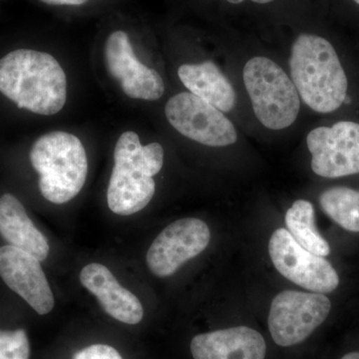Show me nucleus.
Returning <instances> with one entry per match:
<instances>
[{
	"label": "nucleus",
	"mask_w": 359,
	"mask_h": 359,
	"mask_svg": "<svg viewBox=\"0 0 359 359\" xmlns=\"http://www.w3.org/2000/svg\"><path fill=\"white\" fill-rule=\"evenodd\" d=\"M0 92L20 109L55 115L67 99V78L50 54L18 49L0 59Z\"/></svg>",
	"instance_id": "1"
},
{
	"label": "nucleus",
	"mask_w": 359,
	"mask_h": 359,
	"mask_svg": "<svg viewBox=\"0 0 359 359\" xmlns=\"http://www.w3.org/2000/svg\"><path fill=\"white\" fill-rule=\"evenodd\" d=\"M290 68L299 97L311 109L334 112L346 101V72L334 46L323 37L299 35L292 47Z\"/></svg>",
	"instance_id": "2"
},
{
	"label": "nucleus",
	"mask_w": 359,
	"mask_h": 359,
	"mask_svg": "<svg viewBox=\"0 0 359 359\" xmlns=\"http://www.w3.org/2000/svg\"><path fill=\"white\" fill-rule=\"evenodd\" d=\"M164 164V149L159 143L143 146L138 134L123 133L114 149V167L107 191L111 211L120 216L140 212L155 195L153 177Z\"/></svg>",
	"instance_id": "3"
},
{
	"label": "nucleus",
	"mask_w": 359,
	"mask_h": 359,
	"mask_svg": "<svg viewBox=\"0 0 359 359\" xmlns=\"http://www.w3.org/2000/svg\"><path fill=\"white\" fill-rule=\"evenodd\" d=\"M29 157L40 176V192L48 202L65 204L81 192L88 160L83 144L75 135L63 131L45 134L33 144Z\"/></svg>",
	"instance_id": "4"
},
{
	"label": "nucleus",
	"mask_w": 359,
	"mask_h": 359,
	"mask_svg": "<svg viewBox=\"0 0 359 359\" xmlns=\"http://www.w3.org/2000/svg\"><path fill=\"white\" fill-rule=\"evenodd\" d=\"M243 78L255 114L266 128L283 130L294 124L301 110V97L282 67L257 56L245 63Z\"/></svg>",
	"instance_id": "5"
},
{
	"label": "nucleus",
	"mask_w": 359,
	"mask_h": 359,
	"mask_svg": "<svg viewBox=\"0 0 359 359\" xmlns=\"http://www.w3.org/2000/svg\"><path fill=\"white\" fill-rule=\"evenodd\" d=\"M332 304L323 294L283 290L271 302L269 330L278 346H297L308 339L330 314Z\"/></svg>",
	"instance_id": "6"
},
{
	"label": "nucleus",
	"mask_w": 359,
	"mask_h": 359,
	"mask_svg": "<svg viewBox=\"0 0 359 359\" xmlns=\"http://www.w3.org/2000/svg\"><path fill=\"white\" fill-rule=\"evenodd\" d=\"M165 114L180 134L203 145L226 147L237 142L235 126L224 113L191 92L171 97Z\"/></svg>",
	"instance_id": "7"
},
{
	"label": "nucleus",
	"mask_w": 359,
	"mask_h": 359,
	"mask_svg": "<svg viewBox=\"0 0 359 359\" xmlns=\"http://www.w3.org/2000/svg\"><path fill=\"white\" fill-rule=\"evenodd\" d=\"M269 252L278 273L304 289L325 294L339 287V275L332 264L297 244L285 229L271 235Z\"/></svg>",
	"instance_id": "8"
},
{
	"label": "nucleus",
	"mask_w": 359,
	"mask_h": 359,
	"mask_svg": "<svg viewBox=\"0 0 359 359\" xmlns=\"http://www.w3.org/2000/svg\"><path fill=\"white\" fill-rule=\"evenodd\" d=\"M306 144L311 169L323 178H340L359 173V124L337 122L309 132Z\"/></svg>",
	"instance_id": "9"
},
{
	"label": "nucleus",
	"mask_w": 359,
	"mask_h": 359,
	"mask_svg": "<svg viewBox=\"0 0 359 359\" xmlns=\"http://www.w3.org/2000/svg\"><path fill=\"white\" fill-rule=\"evenodd\" d=\"M211 231L199 219H178L155 238L147 252V264L153 275H174L187 262L199 256L208 247Z\"/></svg>",
	"instance_id": "10"
},
{
	"label": "nucleus",
	"mask_w": 359,
	"mask_h": 359,
	"mask_svg": "<svg viewBox=\"0 0 359 359\" xmlns=\"http://www.w3.org/2000/svg\"><path fill=\"white\" fill-rule=\"evenodd\" d=\"M105 61L111 76L119 82L127 96L140 100H159L165 84L159 73L137 58L129 35L122 30L111 33L106 40Z\"/></svg>",
	"instance_id": "11"
},
{
	"label": "nucleus",
	"mask_w": 359,
	"mask_h": 359,
	"mask_svg": "<svg viewBox=\"0 0 359 359\" xmlns=\"http://www.w3.org/2000/svg\"><path fill=\"white\" fill-rule=\"evenodd\" d=\"M0 276L37 313L43 316L53 309L50 285L39 259L29 252L11 245L0 248Z\"/></svg>",
	"instance_id": "12"
},
{
	"label": "nucleus",
	"mask_w": 359,
	"mask_h": 359,
	"mask_svg": "<svg viewBox=\"0 0 359 359\" xmlns=\"http://www.w3.org/2000/svg\"><path fill=\"white\" fill-rule=\"evenodd\" d=\"M80 283L100 302L106 313L127 325L143 320L144 309L138 297L123 287L107 266L89 264L82 269Z\"/></svg>",
	"instance_id": "13"
},
{
	"label": "nucleus",
	"mask_w": 359,
	"mask_h": 359,
	"mask_svg": "<svg viewBox=\"0 0 359 359\" xmlns=\"http://www.w3.org/2000/svg\"><path fill=\"white\" fill-rule=\"evenodd\" d=\"M191 353L194 359H264L266 346L257 330L237 327L196 335Z\"/></svg>",
	"instance_id": "14"
},
{
	"label": "nucleus",
	"mask_w": 359,
	"mask_h": 359,
	"mask_svg": "<svg viewBox=\"0 0 359 359\" xmlns=\"http://www.w3.org/2000/svg\"><path fill=\"white\" fill-rule=\"evenodd\" d=\"M0 235L13 247L44 261L49 254L47 238L34 226L25 208L11 194L0 197Z\"/></svg>",
	"instance_id": "15"
},
{
	"label": "nucleus",
	"mask_w": 359,
	"mask_h": 359,
	"mask_svg": "<svg viewBox=\"0 0 359 359\" xmlns=\"http://www.w3.org/2000/svg\"><path fill=\"white\" fill-rule=\"evenodd\" d=\"M178 76L191 93L222 112H230L235 108L237 101L235 89L212 61L180 66Z\"/></svg>",
	"instance_id": "16"
},
{
	"label": "nucleus",
	"mask_w": 359,
	"mask_h": 359,
	"mask_svg": "<svg viewBox=\"0 0 359 359\" xmlns=\"http://www.w3.org/2000/svg\"><path fill=\"white\" fill-rule=\"evenodd\" d=\"M285 226L295 242L316 256L327 257L330 247L316 224L313 204L309 201H295L285 214Z\"/></svg>",
	"instance_id": "17"
},
{
	"label": "nucleus",
	"mask_w": 359,
	"mask_h": 359,
	"mask_svg": "<svg viewBox=\"0 0 359 359\" xmlns=\"http://www.w3.org/2000/svg\"><path fill=\"white\" fill-rule=\"evenodd\" d=\"M323 211L344 230L359 233V191L332 187L321 194Z\"/></svg>",
	"instance_id": "18"
},
{
	"label": "nucleus",
	"mask_w": 359,
	"mask_h": 359,
	"mask_svg": "<svg viewBox=\"0 0 359 359\" xmlns=\"http://www.w3.org/2000/svg\"><path fill=\"white\" fill-rule=\"evenodd\" d=\"M30 344L25 330H0V359H29Z\"/></svg>",
	"instance_id": "19"
},
{
	"label": "nucleus",
	"mask_w": 359,
	"mask_h": 359,
	"mask_svg": "<svg viewBox=\"0 0 359 359\" xmlns=\"http://www.w3.org/2000/svg\"><path fill=\"white\" fill-rule=\"evenodd\" d=\"M73 359H123L114 347L107 344H93L81 349Z\"/></svg>",
	"instance_id": "20"
},
{
	"label": "nucleus",
	"mask_w": 359,
	"mask_h": 359,
	"mask_svg": "<svg viewBox=\"0 0 359 359\" xmlns=\"http://www.w3.org/2000/svg\"><path fill=\"white\" fill-rule=\"evenodd\" d=\"M49 6H82L89 0H40Z\"/></svg>",
	"instance_id": "21"
},
{
	"label": "nucleus",
	"mask_w": 359,
	"mask_h": 359,
	"mask_svg": "<svg viewBox=\"0 0 359 359\" xmlns=\"http://www.w3.org/2000/svg\"><path fill=\"white\" fill-rule=\"evenodd\" d=\"M226 1L230 2V4H240L242 2H244L245 0H226ZM252 1L256 2V4H269V2L273 1V0H252Z\"/></svg>",
	"instance_id": "22"
},
{
	"label": "nucleus",
	"mask_w": 359,
	"mask_h": 359,
	"mask_svg": "<svg viewBox=\"0 0 359 359\" xmlns=\"http://www.w3.org/2000/svg\"><path fill=\"white\" fill-rule=\"evenodd\" d=\"M341 359H359V353H349Z\"/></svg>",
	"instance_id": "23"
},
{
	"label": "nucleus",
	"mask_w": 359,
	"mask_h": 359,
	"mask_svg": "<svg viewBox=\"0 0 359 359\" xmlns=\"http://www.w3.org/2000/svg\"><path fill=\"white\" fill-rule=\"evenodd\" d=\"M353 1H354V2H356V4H358V6H359V0H353Z\"/></svg>",
	"instance_id": "24"
}]
</instances>
